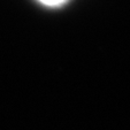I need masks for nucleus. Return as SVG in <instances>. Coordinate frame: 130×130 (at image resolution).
I'll return each mask as SVG.
<instances>
[{"label": "nucleus", "instance_id": "f257e3e1", "mask_svg": "<svg viewBox=\"0 0 130 130\" xmlns=\"http://www.w3.org/2000/svg\"><path fill=\"white\" fill-rule=\"evenodd\" d=\"M42 4L46 6H50V7H58V6H61L62 4H64L67 0H38Z\"/></svg>", "mask_w": 130, "mask_h": 130}]
</instances>
